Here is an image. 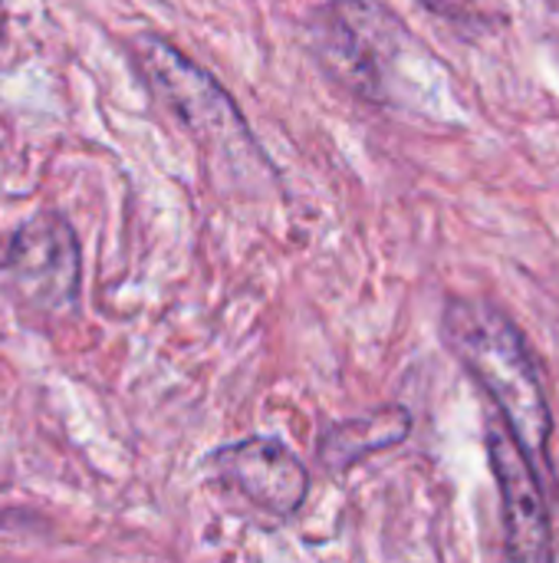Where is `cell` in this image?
<instances>
[{
    "instance_id": "2",
    "label": "cell",
    "mask_w": 559,
    "mask_h": 563,
    "mask_svg": "<svg viewBox=\"0 0 559 563\" xmlns=\"http://www.w3.org/2000/svg\"><path fill=\"white\" fill-rule=\"evenodd\" d=\"M132 59L155 99L194 135V142L241 185L264 181L270 162L250 135L231 92L161 36H135Z\"/></svg>"
},
{
    "instance_id": "8",
    "label": "cell",
    "mask_w": 559,
    "mask_h": 563,
    "mask_svg": "<svg viewBox=\"0 0 559 563\" xmlns=\"http://www.w3.org/2000/svg\"><path fill=\"white\" fill-rule=\"evenodd\" d=\"M3 30H7V26H3V10H0V46H3Z\"/></svg>"
},
{
    "instance_id": "1",
    "label": "cell",
    "mask_w": 559,
    "mask_h": 563,
    "mask_svg": "<svg viewBox=\"0 0 559 563\" xmlns=\"http://www.w3.org/2000/svg\"><path fill=\"white\" fill-rule=\"evenodd\" d=\"M441 333L461 366L494 399L501 419L521 439L527 455L547 465L554 416L524 333L507 313L484 300H448Z\"/></svg>"
},
{
    "instance_id": "7",
    "label": "cell",
    "mask_w": 559,
    "mask_h": 563,
    "mask_svg": "<svg viewBox=\"0 0 559 563\" xmlns=\"http://www.w3.org/2000/svg\"><path fill=\"white\" fill-rule=\"evenodd\" d=\"M412 432V416L402 406H385L372 416H359L333 426L320 442V462L329 472H346L372 452H385L405 442Z\"/></svg>"
},
{
    "instance_id": "4",
    "label": "cell",
    "mask_w": 559,
    "mask_h": 563,
    "mask_svg": "<svg viewBox=\"0 0 559 563\" xmlns=\"http://www.w3.org/2000/svg\"><path fill=\"white\" fill-rule=\"evenodd\" d=\"M405 26L379 0H333L313 16V43L329 73L366 99H382L389 59Z\"/></svg>"
},
{
    "instance_id": "3",
    "label": "cell",
    "mask_w": 559,
    "mask_h": 563,
    "mask_svg": "<svg viewBox=\"0 0 559 563\" xmlns=\"http://www.w3.org/2000/svg\"><path fill=\"white\" fill-rule=\"evenodd\" d=\"M10 294L40 320L69 317L82 290V251L63 211L30 214L10 238L3 257Z\"/></svg>"
},
{
    "instance_id": "5",
    "label": "cell",
    "mask_w": 559,
    "mask_h": 563,
    "mask_svg": "<svg viewBox=\"0 0 559 563\" xmlns=\"http://www.w3.org/2000/svg\"><path fill=\"white\" fill-rule=\"evenodd\" d=\"M488 459L497 478L501 505H504V531H507V554L514 561H550L554 558V531L550 515L544 505V492L534 475V459L511 432V426L488 422Z\"/></svg>"
},
{
    "instance_id": "6",
    "label": "cell",
    "mask_w": 559,
    "mask_h": 563,
    "mask_svg": "<svg viewBox=\"0 0 559 563\" xmlns=\"http://www.w3.org/2000/svg\"><path fill=\"white\" fill-rule=\"evenodd\" d=\"M217 485L270 518H293L310 495L306 465L277 439H244L211 455Z\"/></svg>"
}]
</instances>
